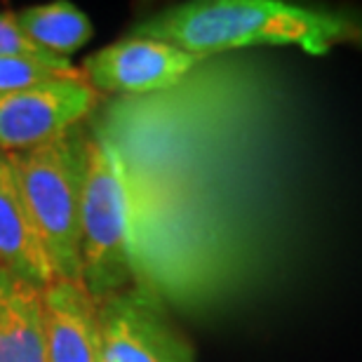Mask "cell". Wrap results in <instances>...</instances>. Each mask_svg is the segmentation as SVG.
Instances as JSON below:
<instances>
[{
  "label": "cell",
  "mask_w": 362,
  "mask_h": 362,
  "mask_svg": "<svg viewBox=\"0 0 362 362\" xmlns=\"http://www.w3.org/2000/svg\"><path fill=\"white\" fill-rule=\"evenodd\" d=\"M127 35L168 42L207 59L257 45H296L308 54H325L353 40V19L278 0H198L144 19Z\"/></svg>",
  "instance_id": "cell-1"
},
{
  "label": "cell",
  "mask_w": 362,
  "mask_h": 362,
  "mask_svg": "<svg viewBox=\"0 0 362 362\" xmlns=\"http://www.w3.org/2000/svg\"><path fill=\"white\" fill-rule=\"evenodd\" d=\"M81 195L83 285L94 299L141 285L134 252V212L127 175L113 146L85 125Z\"/></svg>",
  "instance_id": "cell-2"
},
{
  "label": "cell",
  "mask_w": 362,
  "mask_h": 362,
  "mask_svg": "<svg viewBox=\"0 0 362 362\" xmlns=\"http://www.w3.org/2000/svg\"><path fill=\"white\" fill-rule=\"evenodd\" d=\"M85 122L45 146L5 153L38 228L57 280L83 282L81 195L85 175Z\"/></svg>",
  "instance_id": "cell-3"
},
{
  "label": "cell",
  "mask_w": 362,
  "mask_h": 362,
  "mask_svg": "<svg viewBox=\"0 0 362 362\" xmlns=\"http://www.w3.org/2000/svg\"><path fill=\"white\" fill-rule=\"evenodd\" d=\"M94 301L106 362H195L188 339L151 287L132 285Z\"/></svg>",
  "instance_id": "cell-4"
},
{
  "label": "cell",
  "mask_w": 362,
  "mask_h": 362,
  "mask_svg": "<svg viewBox=\"0 0 362 362\" xmlns=\"http://www.w3.org/2000/svg\"><path fill=\"white\" fill-rule=\"evenodd\" d=\"M85 78H66L0 94V153H21L66 136L97 108Z\"/></svg>",
  "instance_id": "cell-5"
},
{
  "label": "cell",
  "mask_w": 362,
  "mask_h": 362,
  "mask_svg": "<svg viewBox=\"0 0 362 362\" xmlns=\"http://www.w3.org/2000/svg\"><path fill=\"white\" fill-rule=\"evenodd\" d=\"M205 62L207 57L184 52L168 42L127 35L90 54L81 71L97 94L148 97L177 88Z\"/></svg>",
  "instance_id": "cell-6"
},
{
  "label": "cell",
  "mask_w": 362,
  "mask_h": 362,
  "mask_svg": "<svg viewBox=\"0 0 362 362\" xmlns=\"http://www.w3.org/2000/svg\"><path fill=\"white\" fill-rule=\"evenodd\" d=\"M45 362H101L97 301L83 282L52 280L42 289Z\"/></svg>",
  "instance_id": "cell-7"
},
{
  "label": "cell",
  "mask_w": 362,
  "mask_h": 362,
  "mask_svg": "<svg viewBox=\"0 0 362 362\" xmlns=\"http://www.w3.org/2000/svg\"><path fill=\"white\" fill-rule=\"evenodd\" d=\"M0 264L38 287L57 280L5 153H0Z\"/></svg>",
  "instance_id": "cell-8"
},
{
  "label": "cell",
  "mask_w": 362,
  "mask_h": 362,
  "mask_svg": "<svg viewBox=\"0 0 362 362\" xmlns=\"http://www.w3.org/2000/svg\"><path fill=\"white\" fill-rule=\"evenodd\" d=\"M42 289L0 264V362H45Z\"/></svg>",
  "instance_id": "cell-9"
},
{
  "label": "cell",
  "mask_w": 362,
  "mask_h": 362,
  "mask_svg": "<svg viewBox=\"0 0 362 362\" xmlns=\"http://www.w3.org/2000/svg\"><path fill=\"white\" fill-rule=\"evenodd\" d=\"M14 14H17L21 33L42 52L59 57V59L71 62V57L81 52L94 35V26L88 14L66 0L31 5Z\"/></svg>",
  "instance_id": "cell-10"
},
{
  "label": "cell",
  "mask_w": 362,
  "mask_h": 362,
  "mask_svg": "<svg viewBox=\"0 0 362 362\" xmlns=\"http://www.w3.org/2000/svg\"><path fill=\"white\" fill-rule=\"evenodd\" d=\"M66 78H83V71L74 66L69 59L26 54L0 57V94L26 90L52 81H66Z\"/></svg>",
  "instance_id": "cell-11"
},
{
  "label": "cell",
  "mask_w": 362,
  "mask_h": 362,
  "mask_svg": "<svg viewBox=\"0 0 362 362\" xmlns=\"http://www.w3.org/2000/svg\"><path fill=\"white\" fill-rule=\"evenodd\" d=\"M10 54H26V57H52L35 47L31 40L21 33L14 12H0V57ZM59 59V57H57Z\"/></svg>",
  "instance_id": "cell-12"
},
{
  "label": "cell",
  "mask_w": 362,
  "mask_h": 362,
  "mask_svg": "<svg viewBox=\"0 0 362 362\" xmlns=\"http://www.w3.org/2000/svg\"><path fill=\"white\" fill-rule=\"evenodd\" d=\"M353 40L362 45V17L360 19H353Z\"/></svg>",
  "instance_id": "cell-13"
},
{
  "label": "cell",
  "mask_w": 362,
  "mask_h": 362,
  "mask_svg": "<svg viewBox=\"0 0 362 362\" xmlns=\"http://www.w3.org/2000/svg\"><path fill=\"white\" fill-rule=\"evenodd\" d=\"M101 362H106V360H104V356H101Z\"/></svg>",
  "instance_id": "cell-14"
}]
</instances>
